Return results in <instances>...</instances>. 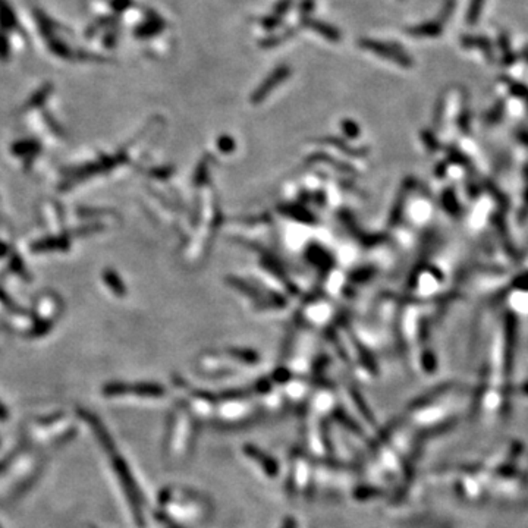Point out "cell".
I'll return each instance as SVG.
<instances>
[{"instance_id": "1", "label": "cell", "mask_w": 528, "mask_h": 528, "mask_svg": "<svg viewBox=\"0 0 528 528\" xmlns=\"http://www.w3.org/2000/svg\"><path fill=\"white\" fill-rule=\"evenodd\" d=\"M27 25L33 45L38 46L47 59L65 65L108 64L106 58L90 49L81 31L66 25L40 6H31L27 12Z\"/></svg>"}, {"instance_id": "2", "label": "cell", "mask_w": 528, "mask_h": 528, "mask_svg": "<svg viewBox=\"0 0 528 528\" xmlns=\"http://www.w3.org/2000/svg\"><path fill=\"white\" fill-rule=\"evenodd\" d=\"M31 47L33 41L24 19L16 14L9 0H0V65L23 59Z\"/></svg>"}, {"instance_id": "3", "label": "cell", "mask_w": 528, "mask_h": 528, "mask_svg": "<svg viewBox=\"0 0 528 528\" xmlns=\"http://www.w3.org/2000/svg\"><path fill=\"white\" fill-rule=\"evenodd\" d=\"M244 455L251 462H254L257 467L267 475V477H276L277 475L279 467H277L276 461L272 460V457H267V455L264 452H262L260 449L253 448L251 444H245Z\"/></svg>"}]
</instances>
